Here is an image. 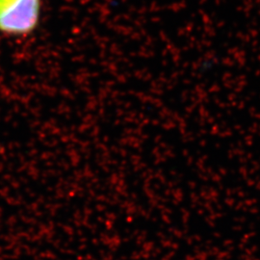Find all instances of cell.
<instances>
[{"mask_svg":"<svg viewBox=\"0 0 260 260\" xmlns=\"http://www.w3.org/2000/svg\"><path fill=\"white\" fill-rule=\"evenodd\" d=\"M42 0H0V33L27 36L40 23Z\"/></svg>","mask_w":260,"mask_h":260,"instance_id":"6da1fadb","label":"cell"}]
</instances>
